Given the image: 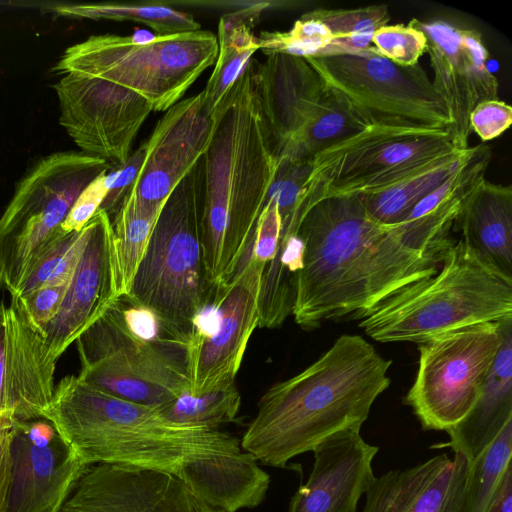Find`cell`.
<instances>
[{
	"label": "cell",
	"instance_id": "6da1fadb",
	"mask_svg": "<svg viewBox=\"0 0 512 512\" xmlns=\"http://www.w3.org/2000/svg\"><path fill=\"white\" fill-rule=\"evenodd\" d=\"M298 235L303 255L292 315L304 330L361 320L397 290L435 275L443 260L410 248L396 224L370 217L359 195L316 201Z\"/></svg>",
	"mask_w": 512,
	"mask_h": 512
},
{
	"label": "cell",
	"instance_id": "7a4b0ae2",
	"mask_svg": "<svg viewBox=\"0 0 512 512\" xmlns=\"http://www.w3.org/2000/svg\"><path fill=\"white\" fill-rule=\"evenodd\" d=\"M257 62H248L213 112L216 124L202 157L201 245L213 287L227 284L251 257L278 168L256 93Z\"/></svg>",
	"mask_w": 512,
	"mask_h": 512
},
{
	"label": "cell",
	"instance_id": "3957f363",
	"mask_svg": "<svg viewBox=\"0 0 512 512\" xmlns=\"http://www.w3.org/2000/svg\"><path fill=\"white\" fill-rule=\"evenodd\" d=\"M391 364L362 336L341 335L315 362L262 395L241 448L283 468L330 435L361 427L390 385Z\"/></svg>",
	"mask_w": 512,
	"mask_h": 512
},
{
	"label": "cell",
	"instance_id": "277c9868",
	"mask_svg": "<svg viewBox=\"0 0 512 512\" xmlns=\"http://www.w3.org/2000/svg\"><path fill=\"white\" fill-rule=\"evenodd\" d=\"M40 418L86 466L107 463L177 476L193 461L242 449L229 433L175 423L157 407L119 398L75 375L57 383Z\"/></svg>",
	"mask_w": 512,
	"mask_h": 512
},
{
	"label": "cell",
	"instance_id": "5b68a950",
	"mask_svg": "<svg viewBox=\"0 0 512 512\" xmlns=\"http://www.w3.org/2000/svg\"><path fill=\"white\" fill-rule=\"evenodd\" d=\"M512 319V279L460 238L438 272L397 290L359 323L382 343H421L462 327Z\"/></svg>",
	"mask_w": 512,
	"mask_h": 512
},
{
	"label": "cell",
	"instance_id": "8992f818",
	"mask_svg": "<svg viewBox=\"0 0 512 512\" xmlns=\"http://www.w3.org/2000/svg\"><path fill=\"white\" fill-rule=\"evenodd\" d=\"M75 342L78 377L114 396L160 409L189 390L186 346L126 295Z\"/></svg>",
	"mask_w": 512,
	"mask_h": 512
},
{
	"label": "cell",
	"instance_id": "52a82bcc",
	"mask_svg": "<svg viewBox=\"0 0 512 512\" xmlns=\"http://www.w3.org/2000/svg\"><path fill=\"white\" fill-rule=\"evenodd\" d=\"M201 199L202 159L164 202L127 294L186 348L215 288L203 259Z\"/></svg>",
	"mask_w": 512,
	"mask_h": 512
},
{
	"label": "cell",
	"instance_id": "ba28073f",
	"mask_svg": "<svg viewBox=\"0 0 512 512\" xmlns=\"http://www.w3.org/2000/svg\"><path fill=\"white\" fill-rule=\"evenodd\" d=\"M217 53L216 35L201 29L142 42L131 35L103 34L68 47L53 71L108 80L142 96L153 111L165 112L214 65Z\"/></svg>",
	"mask_w": 512,
	"mask_h": 512
},
{
	"label": "cell",
	"instance_id": "9c48e42d",
	"mask_svg": "<svg viewBox=\"0 0 512 512\" xmlns=\"http://www.w3.org/2000/svg\"><path fill=\"white\" fill-rule=\"evenodd\" d=\"M110 168L82 152H55L18 181L0 216V285L13 297L39 255L59 235L80 193Z\"/></svg>",
	"mask_w": 512,
	"mask_h": 512
},
{
	"label": "cell",
	"instance_id": "30bf717a",
	"mask_svg": "<svg viewBox=\"0 0 512 512\" xmlns=\"http://www.w3.org/2000/svg\"><path fill=\"white\" fill-rule=\"evenodd\" d=\"M454 151L448 129L372 125L312 159L296 213L325 197L384 190Z\"/></svg>",
	"mask_w": 512,
	"mask_h": 512
},
{
	"label": "cell",
	"instance_id": "8fae6325",
	"mask_svg": "<svg viewBox=\"0 0 512 512\" xmlns=\"http://www.w3.org/2000/svg\"><path fill=\"white\" fill-rule=\"evenodd\" d=\"M325 84L373 125L448 129V106L418 64L400 66L375 47L350 54L306 57Z\"/></svg>",
	"mask_w": 512,
	"mask_h": 512
},
{
	"label": "cell",
	"instance_id": "7c38bea8",
	"mask_svg": "<svg viewBox=\"0 0 512 512\" xmlns=\"http://www.w3.org/2000/svg\"><path fill=\"white\" fill-rule=\"evenodd\" d=\"M502 322L462 327L419 343L417 375L404 402L424 430L446 431L473 407L500 348Z\"/></svg>",
	"mask_w": 512,
	"mask_h": 512
},
{
	"label": "cell",
	"instance_id": "4fadbf2b",
	"mask_svg": "<svg viewBox=\"0 0 512 512\" xmlns=\"http://www.w3.org/2000/svg\"><path fill=\"white\" fill-rule=\"evenodd\" d=\"M265 267L251 255L227 284L215 287L212 306L199 316L186 348L189 394L235 382L249 339L259 325Z\"/></svg>",
	"mask_w": 512,
	"mask_h": 512
},
{
	"label": "cell",
	"instance_id": "5bb4252c",
	"mask_svg": "<svg viewBox=\"0 0 512 512\" xmlns=\"http://www.w3.org/2000/svg\"><path fill=\"white\" fill-rule=\"evenodd\" d=\"M59 123L82 153L122 166L151 111L139 94L108 80L65 72L53 85Z\"/></svg>",
	"mask_w": 512,
	"mask_h": 512
},
{
	"label": "cell",
	"instance_id": "9a60e30c",
	"mask_svg": "<svg viewBox=\"0 0 512 512\" xmlns=\"http://www.w3.org/2000/svg\"><path fill=\"white\" fill-rule=\"evenodd\" d=\"M412 25L427 38L426 52L434 71L433 86L445 100L448 128L457 150L469 148V116L481 102L498 99L499 84L487 65L489 53L475 28L449 20L420 21Z\"/></svg>",
	"mask_w": 512,
	"mask_h": 512
},
{
	"label": "cell",
	"instance_id": "2e32d148",
	"mask_svg": "<svg viewBox=\"0 0 512 512\" xmlns=\"http://www.w3.org/2000/svg\"><path fill=\"white\" fill-rule=\"evenodd\" d=\"M5 512H60L84 465L45 419L15 420Z\"/></svg>",
	"mask_w": 512,
	"mask_h": 512
},
{
	"label": "cell",
	"instance_id": "e0dca14e",
	"mask_svg": "<svg viewBox=\"0 0 512 512\" xmlns=\"http://www.w3.org/2000/svg\"><path fill=\"white\" fill-rule=\"evenodd\" d=\"M84 229V245L62 304L43 333L46 359L52 365L120 297L110 217L99 209Z\"/></svg>",
	"mask_w": 512,
	"mask_h": 512
},
{
	"label": "cell",
	"instance_id": "ac0fdd59",
	"mask_svg": "<svg viewBox=\"0 0 512 512\" xmlns=\"http://www.w3.org/2000/svg\"><path fill=\"white\" fill-rule=\"evenodd\" d=\"M215 124V116L205 112L201 92L165 111L144 141L145 159L130 189L143 205L162 208L173 189L202 159Z\"/></svg>",
	"mask_w": 512,
	"mask_h": 512
},
{
	"label": "cell",
	"instance_id": "d6986e66",
	"mask_svg": "<svg viewBox=\"0 0 512 512\" xmlns=\"http://www.w3.org/2000/svg\"><path fill=\"white\" fill-rule=\"evenodd\" d=\"M60 512H203L176 475L115 464L88 466Z\"/></svg>",
	"mask_w": 512,
	"mask_h": 512
},
{
	"label": "cell",
	"instance_id": "ffe728a7",
	"mask_svg": "<svg viewBox=\"0 0 512 512\" xmlns=\"http://www.w3.org/2000/svg\"><path fill=\"white\" fill-rule=\"evenodd\" d=\"M360 429L340 430L313 449L312 471L291 498L289 512H357L375 478L372 460L379 450L362 438Z\"/></svg>",
	"mask_w": 512,
	"mask_h": 512
},
{
	"label": "cell",
	"instance_id": "44dd1931",
	"mask_svg": "<svg viewBox=\"0 0 512 512\" xmlns=\"http://www.w3.org/2000/svg\"><path fill=\"white\" fill-rule=\"evenodd\" d=\"M469 462L446 453L375 477L361 512H465Z\"/></svg>",
	"mask_w": 512,
	"mask_h": 512
},
{
	"label": "cell",
	"instance_id": "7402d4cb",
	"mask_svg": "<svg viewBox=\"0 0 512 512\" xmlns=\"http://www.w3.org/2000/svg\"><path fill=\"white\" fill-rule=\"evenodd\" d=\"M256 93L275 155L304 126L327 85L303 57L275 53L257 62Z\"/></svg>",
	"mask_w": 512,
	"mask_h": 512
},
{
	"label": "cell",
	"instance_id": "603a6c76",
	"mask_svg": "<svg viewBox=\"0 0 512 512\" xmlns=\"http://www.w3.org/2000/svg\"><path fill=\"white\" fill-rule=\"evenodd\" d=\"M4 379L9 411L16 420L40 418L54 392L55 365L44 351V336L11 299L3 305Z\"/></svg>",
	"mask_w": 512,
	"mask_h": 512
},
{
	"label": "cell",
	"instance_id": "cb8c5ba5",
	"mask_svg": "<svg viewBox=\"0 0 512 512\" xmlns=\"http://www.w3.org/2000/svg\"><path fill=\"white\" fill-rule=\"evenodd\" d=\"M177 476L202 504L226 512L257 507L270 484L269 474L243 449L193 461Z\"/></svg>",
	"mask_w": 512,
	"mask_h": 512
},
{
	"label": "cell",
	"instance_id": "d4e9b609",
	"mask_svg": "<svg viewBox=\"0 0 512 512\" xmlns=\"http://www.w3.org/2000/svg\"><path fill=\"white\" fill-rule=\"evenodd\" d=\"M501 331L500 348L475 404L446 430L450 441L431 448L449 447L471 462L512 419V319L502 322Z\"/></svg>",
	"mask_w": 512,
	"mask_h": 512
},
{
	"label": "cell",
	"instance_id": "484cf974",
	"mask_svg": "<svg viewBox=\"0 0 512 512\" xmlns=\"http://www.w3.org/2000/svg\"><path fill=\"white\" fill-rule=\"evenodd\" d=\"M454 226L461 239L512 279V187L480 179L466 194Z\"/></svg>",
	"mask_w": 512,
	"mask_h": 512
},
{
	"label": "cell",
	"instance_id": "4316f807",
	"mask_svg": "<svg viewBox=\"0 0 512 512\" xmlns=\"http://www.w3.org/2000/svg\"><path fill=\"white\" fill-rule=\"evenodd\" d=\"M269 5V2H251L220 18L216 36L217 58L206 87L201 91L208 115L223 102L253 54L259 50L253 28Z\"/></svg>",
	"mask_w": 512,
	"mask_h": 512
},
{
	"label": "cell",
	"instance_id": "83f0119b",
	"mask_svg": "<svg viewBox=\"0 0 512 512\" xmlns=\"http://www.w3.org/2000/svg\"><path fill=\"white\" fill-rule=\"evenodd\" d=\"M372 125L346 96L327 86L311 117L287 143L278 159L311 162L318 154Z\"/></svg>",
	"mask_w": 512,
	"mask_h": 512
},
{
	"label": "cell",
	"instance_id": "f1b7e54d",
	"mask_svg": "<svg viewBox=\"0 0 512 512\" xmlns=\"http://www.w3.org/2000/svg\"><path fill=\"white\" fill-rule=\"evenodd\" d=\"M477 146L442 155L394 185L371 194L359 195L367 213L377 222H401L425 196L465 163Z\"/></svg>",
	"mask_w": 512,
	"mask_h": 512
},
{
	"label": "cell",
	"instance_id": "f546056e",
	"mask_svg": "<svg viewBox=\"0 0 512 512\" xmlns=\"http://www.w3.org/2000/svg\"><path fill=\"white\" fill-rule=\"evenodd\" d=\"M162 209V208H161ZM161 209L143 205L129 191L110 218L119 295H127Z\"/></svg>",
	"mask_w": 512,
	"mask_h": 512
},
{
	"label": "cell",
	"instance_id": "4dcf8cb0",
	"mask_svg": "<svg viewBox=\"0 0 512 512\" xmlns=\"http://www.w3.org/2000/svg\"><path fill=\"white\" fill-rule=\"evenodd\" d=\"M53 10L66 17L143 23L149 26L158 36L201 29V25L192 14L158 2L56 5Z\"/></svg>",
	"mask_w": 512,
	"mask_h": 512
},
{
	"label": "cell",
	"instance_id": "1f68e13d",
	"mask_svg": "<svg viewBox=\"0 0 512 512\" xmlns=\"http://www.w3.org/2000/svg\"><path fill=\"white\" fill-rule=\"evenodd\" d=\"M306 13L322 22L331 34V44L323 56L358 53L374 47V33L390 21L385 5L353 9H314Z\"/></svg>",
	"mask_w": 512,
	"mask_h": 512
},
{
	"label": "cell",
	"instance_id": "d6a6232c",
	"mask_svg": "<svg viewBox=\"0 0 512 512\" xmlns=\"http://www.w3.org/2000/svg\"><path fill=\"white\" fill-rule=\"evenodd\" d=\"M512 457V419L495 439L469 462L465 512H487Z\"/></svg>",
	"mask_w": 512,
	"mask_h": 512
},
{
	"label": "cell",
	"instance_id": "836d02e7",
	"mask_svg": "<svg viewBox=\"0 0 512 512\" xmlns=\"http://www.w3.org/2000/svg\"><path fill=\"white\" fill-rule=\"evenodd\" d=\"M240 406L241 395L232 382L199 395H191L187 390L160 411L178 424L218 429L235 421Z\"/></svg>",
	"mask_w": 512,
	"mask_h": 512
},
{
	"label": "cell",
	"instance_id": "e575fe53",
	"mask_svg": "<svg viewBox=\"0 0 512 512\" xmlns=\"http://www.w3.org/2000/svg\"><path fill=\"white\" fill-rule=\"evenodd\" d=\"M85 241V229L62 233L39 255L29 269L16 294L25 293L48 285L69 283L78 263Z\"/></svg>",
	"mask_w": 512,
	"mask_h": 512
},
{
	"label": "cell",
	"instance_id": "d590c367",
	"mask_svg": "<svg viewBox=\"0 0 512 512\" xmlns=\"http://www.w3.org/2000/svg\"><path fill=\"white\" fill-rule=\"evenodd\" d=\"M257 37L266 56L284 53L303 58L325 55L332 41L328 28L307 13L288 31H262Z\"/></svg>",
	"mask_w": 512,
	"mask_h": 512
},
{
	"label": "cell",
	"instance_id": "8d00e7d4",
	"mask_svg": "<svg viewBox=\"0 0 512 512\" xmlns=\"http://www.w3.org/2000/svg\"><path fill=\"white\" fill-rule=\"evenodd\" d=\"M372 45L379 54L392 62L409 67L418 64L420 57L426 52L427 38L411 23L387 24L376 30Z\"/></svg>",
	"mask_w": 512,
	"mask_h": 512
},
{
	"label": "cell",
	"instance_id": "74e56055",
	"mask_svg": "<svg viewBox=\"0 0 512 512\" xmlns=\"http://www.w3.org/2000/svg\"><path fill=\"white\" fill-rule=\"evenodd\" d=\"M311 171V162L278 159V168L268 192L276 199L281 217V229L293 224V218L300 202L304 185Z\"/></svg>",
	"mask_w": 512,
	"mask_h": 512
},
{
	"label": "cell",
	"instance_id": "f35d334b",
	"mask_svg": "<svg viewBox=\"0 0 512 512\" xmlns=\"http://www.w3.org/2000/svg\"><path fill=\"white\" fill-rule=\"evenodd\" d=\"M67 286L68 283L48 285L11 299L17 303L29 323L43 334L57 315Z\"/></svg>",
	"mask_w": 512,
	"mask_h": 512
},
{
	"label": "cell",
	"instance_id": "ab89813d",
	"mask_svg": "<svg viewBox=\"0 0 512 512\" xmlns=\"http://www.w3.org/2000/svg\"><path fill=\"white\" fill-rule=\"evenodd\" d=\"M108 170L91 181L77 197L61 224L64 233L81 231L100 209L110 186Z\"/></svg>",
	"mask_w": 512,
	"mask_h": 512
},
{
	"label": "cell",
	"instance_id": "60d3db41",
	"mask_svg": "<svg viewBox=\"0 0 512 512\" xmlns=\"http://www.w3.org/2000/svg\"><path fill=\"white\" fill-rule=\"evenodd\" d=\"M144 159L145 144L143 142L136 150L130 153L122 166L108 170L107 175L110 186L100 209L104 210L110 218L129 193L143 165Z\"/></svg>",
	"mask_w": 512,
	"mask_h": 512
},
{
	"label": "cell",
	"instance_id": "b9f144b4",
	"mask_svg": "<svg viewBox=\"0 0 512 512\" xmlns=\"http://www.w3.org/2000/svg\"><path fill=\"white\" fill-rule=\"evenodd\" d=\"M512 124V107L499 99L479 103L470 113L469 126L482 141L499 137Z\"/></svg>",
	"mask_w": 512,
	"mask_h": 512
},
{
	"label": "cell",
	"instance_id": "7bdbcfd3",
	"mask_svg": "<svg viewBox=\"0 0 512 512\" xmlns=\"http://www.w3.org/2000/svg\"><path fill=\"white\" fill-rule=\"evenodd\" d=\"M281 232V217L274 197H267L258 218L251 255L266 265L273 259Z\"/></svg>",
	"mask_w": 512,
	"mask_h": 512
},
{
	"label": "cell",
	"instance_id": "ee69618b",
	"mask_svg": "<svg viewBox=\"0 0 512 512\" xmlns=\"http://www.w3.org/2000/svg\"><path fill=\"white\" fill-rule=\"evenodd\" d=\"M16 419L0 418V512H5L10 477L9 444Z\"/></svg>",
	"mask_w": 512,
	"mask_h": 512
},
{
	"label": "cell",
	"instance_id": "f6af8a7d",
	"mask_svg": "<svg viewBox=\"0 0 512 512\" xmlns=\"http://www.w3.org/2000/svg\"><path fill=\"white\" fill-rule=\"evenodd\" d=\"M487 512H512V464L504 472Z\"/></svg>",
	"mask_w": 512,
	"mask_h": 512
},
{
	"label": "cell",
	"instance_id": "bcb514c9",
	"mask_svg": "<svg viewBox=\"0 0 512 512\" xmlns=\"http://www.w3.org/2000/svg\"><path fill=\"white\" fill-rule=\"evenodd\" d=\"M203 512H226L221 509L213 508L203 504Z\"/></svg>",
	"mask_w": 512,
	"mask_h": 512
},
{
	"label": "cell",
	"instance_id": "7dc6e473",
	"mask_svg": "<svg viewBox=\"0 0 512 512\" xmlns=\"http://www.w3.org/2000/svg\"><path fill=\"white\" fill-rule=\"evenodd\" d=\"M2 312H3V304H0V320L2 318Z\"/></svg>",
	"mask_w": 512,
	"mask_h": 512
}]
</instances>
